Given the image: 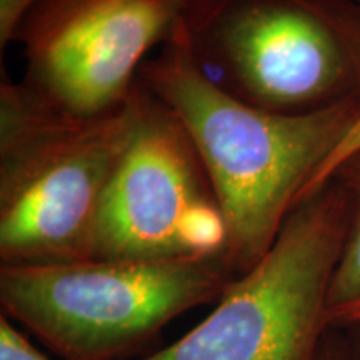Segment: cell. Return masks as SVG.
I'll use <instances>...</instances> for the list:
<instances>
[{
    "mask_svg": "<svg viewBox=\"0 0 360 360\" xmlns=\"http://www.w3.org/2000/svg\"><path fill=\"white\" fill-rule=\"evenodd\" d=\"M182 20V19H180ZM182 122L212 180L236 277L267 254L305 187L360 115V97L302 115L247 105L205 77L182 24L139 72Z\"/></svg>",
    "mask_w": 360,
    "mask_h": 360,
    "instance_id": "1",
    "label": "cell"
},
{
    "mask_svg": "<svg viewBox=\"0 0 360 360\" xmlns=\"http://www.w3.org/2000/svg\"><path fill=\"white\" fill-rule=\"evenodd\" d=\"M141 109L77 114L4 75L0 84V259L57 264L92 259L101 205Z\"/></svg>",
    "mask_w": 360,
    "mask_h": 360,
    "instance_id": "2",
    "label": "cell"
},
{
    "mask_svg": "<svg viewBox=\"0 0 360 360\" xmlns=\"http://www.w3.org/2000/svg\"><path fill=\"white\" fill-rule=\"evenodd\" d=\"M193 60L225 94L302 115L360 97V0H188Z\"/></svg>",
    "mask_w": 360,
    "mask_h": 360,
    "instance_id": "3",
    "label": "cell"
},
{
    "mask_svg": "<svg viewBox=\"0 0 360 360\" xmlns=\"http://www.w3.org/2000/svg\"><path fill=\"white\" fill-rule=\"evenodd\" d=\"M233 278L224 257L2 264L0 304L62 359L114 360Z\"/></svg>",
    "mask_w": 360,
    "mask_h": 360,
    "instance_id": "4",
    "label": "cell"
},
{
    "mask_svg": "<svg viewBox=\"0 0 360 360\" xmlns=\"http://www.w3.org/2000/svg\"><path fill=\"white\" fill-rule=\"evenodd\" d=\"M350 222L337 179L290 210L267 254L182 339L141 360H317Z\"/></svg>",
    "mask_w": 360,
    "mask_h": 360,
    "instance_id": "5",
    "label": "cell"
},
{
    "mask_svg": "<svg viewBox=\"0 0 360 360\" xmlns=\"http://www.w3.org/2000/svg\"><path fill=\"white\" fill-rule=\"evenodd\" d=\"M225 250L227 225L199 152L174 112L141 85L137 122L103 195L92 259H225Z\"/></svg>",
    "mask_w": 360,
    "mask_h": 360,
    "instance_id": "6",
    "label": "cell"
},
{
    "mask_svg": "<svg viewBox=\"0 0 360 360\" xmlns=\"http://www.w3.org/2000/svg\"><path fill=\"white\" fill-rule=\"evenodd\" d=\"M188 0H42L17 30L27 87L77 114L127 103Z\"/></svg>",
    "mask_w": 360,
    "mask_h": 360,
    "instance_id": "7",
    "label": "cell"
},
{
    "mask_svg": "<svg viewBox=\"0 0 360 360\" xmlns=\"http://www.w3.org/2000/svg\"><path fill=\"white\" fill-rule=\"evenodd\" d=\"M330 179H337L349 197L350 222L344 249L328 292V310L360 299V150Z\"/></svg>",
    "mask_w": 360,
    "mask_h": 360,
    "instance_id": "8",
    "label": "cell"
},
{
    "mask_svg": "<svg viewBox=\"0 0 360 360\" xmlns=\"http://www.w3.org/2000/svg\"><path fill=\"white\" fill-rule=\"evenodd\" d=\"M359 150H360V115L357 117V120H355L352 127H350L347 135H345L339 146L335 147V150L327 157V160L321 165V169L315 172L312 180L309 182V186L305 187L300 200L307 199V197L317 192L319 188L326 186L328 180H330L332 175L335 174V170L339 169L345 160L350 159L354 154H357ZM299 202H297V204H299Z\"/></svg>",
    "mask_w": 360,
    "mask_h": 360,
    "instance_id": "9",
    "label": "cell"
},
{
    "mask_svg": "<svg viewBox=\"0 0 360 360\" xmlns=\"http://www.w3.org/2000/svg\"><path fill=\"white\" fill-rule=\"evenodd\" d=\"M0 360H51L44 355L6 314L0 315Z\"/></svg>",
    "mask_w": 360,
    "mask_h": 360,
    "instance_id": "10",
    "label": "cell"
},
{
    "mask_svg": "<svg viewBox=\"0 0 360 360\" xmlns=\"http://www.w3.org/2000/svg\"><path fill=\"white\" fill-rule=\"evenodd\" d=\"M42 0H0V47L15 42L17 30L29 12Z\"/></svg>",
    "mask_w": 360,
    "mask_h": 360,
    "instance_id": "11",
    "label": "cell"
},
{
    "mask_svg": "<svg viewBox=\"0 0 360 360\" xmlns=\"http://www.w3.org/2000/svg\"><path fill=\"white\" fill-rule=\"evenodd\" d=\"M327 323L335 327H359L360 328V299L354 302L334 307L327 312Z\"/></svg>",
    "mask_w": 360,
    "mask_h": 360,
    "instance_id": "12",
    "label": "cell"
},
{
    "mask_svg": "<svg viewBox=\"0 0 360 360\" xmlns=\"http://www.w3.org/2000/svg\"><path fill=\"white\" fill-rule=\"evenodd\" d=\"M317 360H347L345 354L339 347H323L317 355Z\"/></svg>",
    "mask_w": 360,
    "mask_h": 360,
    "instance_id": "13",
    "label": "cell"
},
{
    "mask_svg": "<svg viewBox=\"0 0 360 360\" xmlns=\"http://www.w3.org/2000/svg\"><path fill=\"white\" fill-rule=\"evenodd\" d=\"M359 360H360V355H359Z\"/></svg>",
    "mask_w": 360,
    "mask_h": 360,
    "instance_id": "14",
    "label": "cell"
}]
</instances>
